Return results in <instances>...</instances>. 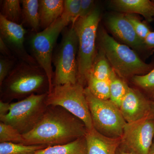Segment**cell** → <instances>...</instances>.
Here are the masks:
<instances>
[{
	"label": "cell",
	"mask_w": 154,
	"mask_h": 154,
	"mask_svg": "<svg viewBox=\"0 0 154 154\" xmlns=\"http://www.w3.org/2000/svg\"><path fill=\"white\" fill-rule=\"evenodd\" d=\"M0 52L1 54H2L3 56L5 57H13V54L11 53V50L9 48L8 46L1 38H0Z\"/></svg>",
	"instance_id": "30"
},
{
	"label": "cell",
	"mask_w": 154,
	"mask_h": 154,
	"mask_svg": "<svg viewBox=\"0 0 154 154\" xmlns=\"http://www.w3.org/2000/svg\"><path fill=\"white\" fill-rule=\"evenodd\" d=\"M144 43L146 47L151 51L154 50V31H151L144 39Z\"/></svg>",
	"instance_id": "31"
},
{
	"label": "cell",
	"mask_w": 154,
	"mask_h": 154,
	"mask_svg": "<svg viewBox=\"0 0 154 154\" xmlns=\"http://www.w3.org/2000/svg\"><path fill=\"white\" fill-rule=\"evenodd\" d=\"M85 92L95 129L108 137L121 138L126 122L119 107L110 100L96 98L87 87Z\"/></svg>",
	"instance_id": "7"
},
{
	"label": "cell",
	"mask_w": 154,
	"mask_h": 154,
	"mask_svg": "<svg viewBox=\"0 0 154 154\" xmlns=\"http://www.w3.org/2000/svg\"><path fill=\"white\" fill-rule=\"evenodd\" d=\"M87 88L94 96L101 100L110 99V81L100 80L90 75L87 81Z\"/></svg>",
	"instance_id": "21"
},
{
	"label": "cell",
	"mask_w": 154,
	"mask_h": 154,
	"mask_svg": "<svg viewBox=\"0 0 154 154\" xmlns=\"http://www.w3.org/2000/svg\"><path fill=\"white\" fill-rule=\"evenodd\" d=\"M23 134L9 125L0 122V143L11 142L24 144Z\"/></svg>",
	"instance_id": "24"
},
{
	"label": "cell",
	"mask_w": 154,
	"mask_h": 154,
	"mask_svg": "<svg viewBox=\"0 0 154 154\" xmlns=\"http://www.w3.org/2000/svg\"><path fill=\"white\" fill-rule=\"evenodd\" d=\"M22 8V25H26L35 33L38 32L40 26L39 1H21Z\"/></svg>",
	"instance_id": "18"
},
{
	"label": "cell",
	"mask_w": 154,
	"mask_h": 154,
	"mask_svg": "<svg viewBox=\"0 0 154 154\" xmlns=\"http://www.w3.org/2000/svg\"><path fill=\"white\" fill-rule=\"evenodd\" d=\"M48 94H33L18 102L9 103L7 113L0 115V122L11 125L22 134L29 132L47 110Z\"/></svg>",
	"instance_id": "5"
},
{
	"label": "cell",
	"mask_w": 154,
	"mask_h": 154,
	"mask_svg": "<svg viewBox=\"0 0 154 154\" xmlns=\"http://www.w3.org/2000/svg\"><path fill=\"white\" fill-rule=\"evenodd\" d=\"M131 80L135 85L154 96V68L146 74L135 76Z\"/></svg>",
	"instance_id": "26"
},
{
	"label": "cell",
	"mask_w": 154,
	"mask_h": 154,
	"mask_svg": "<svg viewBox=\"0 0 154 154\" xmlns=\"http://www.w3.org/2000/svg\"><path fill=\"white\" fill-rule=\"evenodd\" d=\"M126 123L135 122L153 116L152 105L137 89L129 87L119 107Z\"/></svg>",
	"instance_id": "13"
},
{
	"label": "cell",
	"mask_w": 154,
	"mask_h": 154,
	"mask_svg": "<svg viewBox=\"0 0 154 154\" xmlns=\"http://www.w3.org/2000/svg\"><path fill=\"white\" fill-rule=\"evenodd\" d=\"M96 6L93 0H82L79 18L87 17L92 12Z\"/></svg>",
	"instance_id": "29"
},
{
	"label": "cell",
	"mask_w": 154,
	"mask_h": 154,
	"mask_svg": "<svg viewBox=\"0 0 154 154\" xmlns=\"http://www.w3.org/2000/svg\"><path fill=\"white\" fill-rule=\"evenodd\" d=\"M113 71L104 53L99 49L96 52L90 75L99 80L109 81Z\"/></svg>",
	"instance_id": "19"
},
{
	"label": "cell",
	"mask_w": 154,
	"mask_h": 154,
	"mask_svg": "<svg viewBox=\"0 0 154 154\" xmlns=\"http://www.w3.org/2000/svg\"><path fill=\"white\" fill-rule=\"evenodd\" d=\"M0 87L1 101L8 103L36 93H48L49 88L47 75L39 66L22 61L15 66Z\"/></svg>",
	"instance_id": "2"
},
{
	"label": "cell",
	"mask_w": 154,
	"mask_h": 154,
	"mask_svg": "<svg viewBox=\"0 0 154 154\" xmlns=\"http://www.w3.org/2000/svg\"><path fill=\"white\" fill-rule=\"evenodd\" d=\"M63 11L62 16L72 25L79 18L82 0H65L63 1Z\"/></svg>",
	"instance_id": "25"
},
{
	"label": "cell",
	"mask_w": 154,
	"mask_h": 154,
	"mask_svg": "<svg viewBox=\"0 0 154 154\" xmlns=\"http://www.w3.org/2000/svg\"><path fill=\"white\" fill-rule=\"evenodd\" d=\"M26 33L22 24L11 22L0 15V38L20 61L32 65L38 66L25 49L24 43Z\"/></svg>",
	"instance_id": "11"
},
{
	"label": "cell",
	"mask_w": 154,
	"mask_h": 154,
	"mask_svg": "<svg viewBox=\"0 0 154 154\" xmlns=\"http://www.w3.org/2000/svg\"><path fill=\"white\" fill-rule=\"evenodd\" d=\"M33 154H87L85 136L65 144L49 146Z\"/></svg>",
	"instance_id": "17"
},
{
	"label": "cell",
	"mask_w": 154,
	"mask_h": 154,
	"mask_svg": "<svg viewBox=\"0 0 154 154\" xmlns=\"http://www.w3.org/2000/svg\"><path fill=\"white\" fill-rule=\"evenodd\" d=\"M21 1L4 0L2 5L1 14L11 22L20 24L22 20Z\"/></svg>",
	"instance_id": "22"
},
{
	"label": "cell",
	"mask_w": 154,
	"mask_h": 154,
	"mask_svg": "<svg viewBox=\"0 0 154 154\" xmlns=\"http://www.w3.org/2000/svg\"><path fill=\"white\" fill-rule=\"evenodd\" d=\"M87 131L82 120L63 107L50 105L35 127L23 136L25 145L49 146L69 143Z\"/></svg>",
	"instance_id": "1"
},
{
	"label": "cell",
	"mask_w": 154,
	"mask_h": 154,
	"mask_svg": "<svg viewBox=\"0 0 154 154\" xmlns=\"http://www.w3.org/2000/svg\"><path fill=\"white\" fill-rule=\"evenodd\" d=\"M110 99L117 107H120L122 100L127 93L129 87L124 79L113 71L110 78Z\"/></svg>",
	"instance_id": "20"
},
{
	"label": "cell",
	"mask_w": 154,
	"mask_h": 154,
	"mask_svg": "<svg viewBox=\"0 0 154 154\" xmlns=\"http://www.w3.org/2000/svg\"><path fill=\"white\" fill-rule=\"evenodd\" d=\"M148 154H154V140Z\"/></svg>",
	"instance_id": "33"
},
{
	"label": "cell",
	"mask_w": 154,
	"mask_h": 154,
	"mask_svg": "<svg viewBox=\"0 0 154 154\" xmlns=\"http://www.w3.org/2000/svg\"><path fill=\"white\" fill-rule=\"evenodd\" d=\"M85 89L78 82L54 86L52 91L48 94L46 104L48 106L63 107L82 120L88 130H91L94 128Z\"/></svg>",
	"instance_id": "8"
},
{
	"label": "cell",
	"mask_w": 154,
	"mask_h": 154,
	"mask_svg": "<svg viewBox=\"0 0 154 154\" xmlns=\"http://www.w3.org/2000/svg\"><path fill=\"white\" fill-rule=\"evenodd\" d=\"M101 19L98 7L84 18H79L72 25L78 39V82L85 86L91 73L96 52L97 33Z\"/></svg>",
	"instance_id": "4"
},
{
	"label": "cell",
	"mask_w": 154,
	"mask_h": 154,
	"mask_svg": "<svg viewBox=\"0 0 154 154\" xmlns=\"http://www.w3.org/2000/svg\"><path fill=\"white\" fill-rule=\"evenodd\" d=\"M78 36L72 25L64 30L60 44L53 55L55 67L54 86L78 82Z\"/></svg>",
	"instance_id": "6"
},
{
	"label": "cell",
	"mask_w": 154,
	"mask_h": 154,
	"mask_svg": "<svg viewBox=\"0 0 154 154\" xmlns=\"http://www.w3.org/2000/svg\"><path fill=\"white\" fill-rule=\"evenodd\" d=\"M152 113L153 116H154V104L152 105Z\"/></svg>",
	"instance_id": "34"
},
{
	"label": "cell",
	"mask_w": 154,
	"mask_h": 154,
	"mask_svg": "<svg viewBox=\"0 0 154 154\" xmlns=\"http://www.w3.org/2000/svg\"><path fill=\"white\" fill-rule=\"evenodd\" d=\"M154 137V121L151 116L126 123L119 147L132 154H148Z\"/></svg>",
	"instance_id": "10"
},
{
	"label": "cell",
	"mask_w": 154,
	"mask_h": 154,
	"mask_svg": "<svg viewBox=\"0 0 154 154\" xmlns=\"http://www.w3.org/2000/svg\"><path fill=\"white\" fill-rule=\"evenodd\" d=\"M14 57H1L0 59V86L14 69Z\"/></svg>",
	"instance_id": "28"
},
{
	"label": "cell",
	"mask_w": 154,
	"mask_h": 154,
	"mask_svg": "<svg viewBox=\"0 0 154 154\" xmlns=\"http://www.w3.org/2000/svg\"><path fill=\"white\" fill-rule=\"evenodd\" d=\"M97 44L119 76L123 79L148 73L154 68V63H147L131 48L119 43L100 27L97 33Z\"/></svg>",
	"instance_id": "3"
},
{
	"label": "cell",
	"mask_w": 154,
	"mask_h": 154,
	"mask_svg": "<svg viewBox=\"0 0 154 154\" xmlns=\"http://www.w3.org/2000/svg\"><path fill=\"white\" fill-rule=\"evenodd\" d=\"M63 0H40L39 14L40 28L46 29L61 17L63 11Z\"/></svg>",
	"instance_id": "16"
},
{
	"label": "cell",
	"mask_w": 154,
	"mask_h": 154,
	"mask_svg": "<svg viewBox=\"0 0 154 154\" xmlns=\"http://www.w3.org/2000/svg\"><path fill=\"white\" fill-rule=\"evenodd\" d=\"M47 147L45 145H26L11 142L0 143V154H33Z\"/></svg>",
	"instance_id": "23"
},
{
	"label": "cell",
	"mask_w": 154,
	"mask_h": 154,
	"mask_svg": "<svg viewBox=\"0 0 154 154\" xmlns=\"http://www.w3.org/2000/svg\"><path fill=\"white\" fill-rule=\"evenodd\" d=\"M109 5L112 10L120 13L141 15L148 22L154 20V1L113 0Z\"/></svg>",
	"instance_id": "15"
},
{
	"label": "cell",
	"mask_w": 154,
	"mask_h": 154,
	"mask_svg": "<svg viewBox=\"0 0 154 154\" xmlns=\"http://www.w3.org/2000/svg\"><path fill=\"white\" fill-rule=\"evenodd\" d=\"M106 24L111 33L124 44L139 52L149 54L153 52L147 48L143 40L138 36L125 14H109L106 18Z\"/></svg>",
	"instance_id": "12"
},
{
	"label": "cell",
	"mask_w": 154,
	"mask_h": 154,
	"mask_svg": "<svg viewBox=\"0 0 154 154\" xmlns=\"http://www.w3.org/2000/svg\"><path fill=\"white\" fill-rule=\"evenodd\" d=\"M69 23L61 16L49 27L35 33L30 39L32 56L45 72L49 82V92L53 88L54 72L52 66L53 49L60 34Z\"/></svg>",
	"instance_id": "9"
},
{
	"label": "cell",
	"mask_w": 154,
	"mask_h": 154,
	"mask_svg": "<svg viewBox=\"0 0 154 154\" xmlns=\"http://www.w3.org/2000/svg\"><path fill=\"white\" fill-rule=\"evenodd\" d=\"M116 154H132L128 152L125 151L124 150L122 149H121L120 147L118 148L117 149V151L116 152Z\"/></svg>",
	"instance_id": "32"
},
{
	"label": "cell",
	"mask_w": 154,
	"mask_h": 154,
	"mask_svg": "<svg viewBox=\"0 0 154 154\" xmlns=\"http://www.w3.org/2000/svg\"><path fill=\"white\" fill-rule=\"evenodd\" d=\"M87 154H116L121 143V138L105 136L95 128L88 130L85 136Z\"/></svg>",
	"instance_id": "14"
},
{
	"label": "cell",
	"mask_w": 154,
	"mask_h": 154,
	"mask_svg": "<svg viewBox=\"0 0 154 154\" xmlns=\"http://www.w3.org/2000/svg\"><path fill=\"white\" fill-rule=\"evenodd\" d=\"M125 15L132 25L138 36L142 40L144 41L145 38L148 34L151 31L148 25L144 22H142L134 14H125Z\"/></svg>",
	"instance_id": "27"
}]
</instances>
